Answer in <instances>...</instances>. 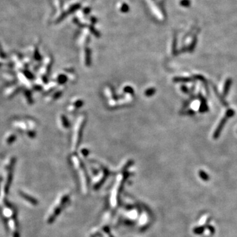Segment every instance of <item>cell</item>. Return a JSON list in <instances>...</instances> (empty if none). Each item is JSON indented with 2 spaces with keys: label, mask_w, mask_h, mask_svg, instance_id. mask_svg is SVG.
Listing matches in <instances>:
<instances>
[{
  "label": "cell",
  "mask_w": 237,
  "mask_h": 237,
  "mask_svg": "<svg viewBox=\"0 0 237 237\" xmlns=\"http://www.w3.org/2000/svg\"><path fill=\"white\" fill-rule=\"evenodd\" d=\"M201 176L203 180H207L208 179V176L206 174H205L203 172H201Z\"/></svg>",
  "instance_id": "obj_2"
},
{
  "label": "cell",
  "mask_w": 237,
  "mask_h": 237,
  "mask_svg": "<svg viewBox=\"0 0 237 237\" xmlns=\"http://www.w3.org/2000/svg\"><path fill=\"white\" fill-rule=\"evenodd\" d=\"M230 81H227V82H226V85L225 86V88H224V93L225 94H227V92H228L229 91V87L230 86Z\"/></svg>",
  "instance_id": "obj_1"
}]
</instances>
